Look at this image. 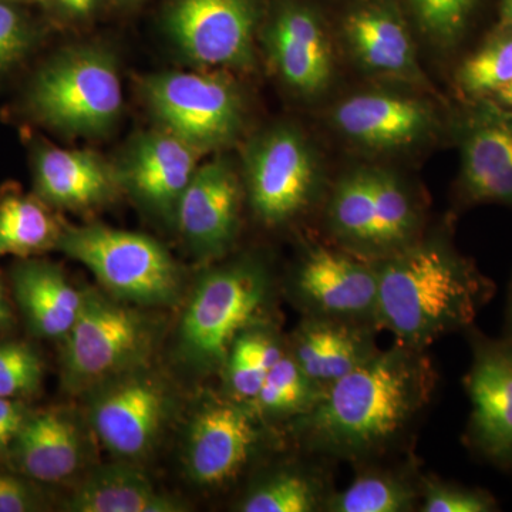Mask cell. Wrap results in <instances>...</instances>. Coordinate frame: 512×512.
<instances>
[{"label": "cell", "instance_id": "1", "mask_svg": "<svg viewBox=\"0 0 512 512\" xmlns=\"http://www.w3.org/2000/svg\"><path fill=\"white\" fill-rule=\"evenodd\" d=\"M437 382L424 350L396 343L329 386L293 424L313 453L363 463L384 456L410 433Z\"/></svg>", "mask_w": 512, "mask_h": 512}, {"label": "cell", "instance_id": "2", "mask_svg": "<svg viewBox=\"0 0 512 512\" xmlns=\"http://www.w3.org/2000/svg\"><path fill=\"white\" fill-rule=\"evenodd\" d=\"M379 275L376 328L399 345L426 350L474 326L495 285L446 241H414L375 261Z\"/></svg>", "mask_w": 512, "mask_h": 512}, {"label": "cell", "instance_id": "3", "mask_svg": "<svg viewBox=\"0 0 512 512\" xmlns=\"http://www.w3.org/2000/svg\"><path fill=\"white\" fill-rule=\"evenodd\" d=\"M271 296L268 272L252 259L202 275L178 325L181 360L197 372L221 373L235 339L266 322Z\"/></svg>", "mask_w": 512, "mask_h": 512}, {"label": "cell", "instance_id": "4", "mask_svg": "<svg viewBox=\"0 0 512 512\" xmlns=\"http://www.w3.org/2000/svg\"><path fill=\"white\" fill-rule=\"evenodd\" d=\"M86 266L104 292L130 305L173 306L181 274L167 251L147 235L101 224L63 227L57 247Z\"/></svg>", "mask_w": 512, "mask_h": 512}, {"label": "cell", "instance_id": "5", "mask_svg": "<svg viewBox=\"0 0 512 512\" xmlns=\"http://www.w3.org/2000/svg\"><path fill=\"white\" fill-rule=\"evenodd\" d=\"M156 332L146 316L107 292L86 289L63 338V383L76 394L147 366Z\"/></svg>", "mask_w": 512, "mask_h": 512}, {"label": "cell", "instance_id": "6", "mask_svg": "<svg viewBox=\"0 0 512 512\" xmlns=\"http://www.w3.org/2000/svg\"><path fill=\"white\" fill-rule=\"evenodd\" d=\"M32 106L43 121L66 133L107 130L123 107L116 60L101 47L64 53L37 76Z\"/></svg>", "mask_w": 512, "mask_h": 512}, {"label": "cell", "instance_id": "7", "mask_svg": "<svg viewBox=\"0 0 512 512\" xmlns=\"http://www.w3.org/2000/svg\"><path fill=\"white\" fill-rule=\"evenodd\" d=\"M144 94L165 130L198 151L225 146L241 128V99L220 74H156L144 82Z\"/></svg>", "mask_w": 512, "mask_h": 512}, {"label": "cell", "instance_id": "8", "mask_svg": "<svg viewBox=\"0 0 512 512\" xmlns=\"http://www.w3.org/2000/svg\"><path fill=\"white\" fill-rule=\"evenodd\" d=\"M471 365L464 386L470 400L464 443L480 460L512 473V340L466 330Z\"/></svg>", "mask_w": 512, "mask_h": 512}, {"label": "cell", "instance_id": "9", "mask_svg": "<svg viewBox=\"0 0 512 512\" xmlns=\"http://www.w3.org/2000/svg\"><path fill=\"white\" fill-rule=\"evenodd\" d=\"M143 369L93 389L89 420L111 454L127 460L147 456L156 446L171 410V397L158 377Z\"/></svg>", "mask_w": 512, "mask_h": 512}, {"label": "cell", "instance_id": "10", "mask_svg": "<svg viewBox=\"0 0 512 512\" xmlns=\"http://www.w3.org/2000/svg\"><path fill=\"white\" fill-rule=\"evenodd\" d=\"M291 291L305 316L376 328L379 275L375 261L319 245L303 255Z\"/></svg>", "mask_w": 512, "mask_h": 512}, {"label": "cell", "instance_id": "11", "mask_svg": "<svg viewBox=\"0 0 512 512\" xmlns=\"http://www.w3.org/2000/svg\"><path fill=\"white\" fill-rule=\"evenodd\" d=\"M245 171L249 202L264 224H286L311 204L315 161L305 138L293 128H274L258 138Z\"/></svg>", "mask_w": 512, "mask_h": 512}, {"label": "cell", "instance_id": "12", "mask_svg": "<svg viewBox=\"0 0 512 512\" xmlns=\"http://www.w3.org/2000/svg\"><path fill=\"white\" fill-rule=\"evenodd\" d=\"M248 406L225 399L205 403L194 414L185 437L184 464L200 487H224L251 463L261 434Z\"/></svg>", "mask_w": 512, "mask_h": 512}, {"label": "cell", "instance_id": "13", "mask_svg": "<svg viewBox=\"0 0 512 512\" xmlns=\"http://www.w3.org/2000/svg\"><path fill=\"white\" fill-rule=\"evenodd\" d=\"M167 28L181 52L205 67L254 63L252 0H177Z\"/></svg>", "mask_w": 512, "mask_h": 512}, {"label": "cell", "instance_id": "14", "mask_svg": "<svg viewBox=\"0 0 512 512\" xmlns=\"http://www.w3.org/2000/svg\"><path fill=\"white\" fill-rule=\"evenodd\" d=\"M241 201V184L227 161L198 165L174 217L195 255L217 259L228 252L237 238Z\"/></svg>", "mask_w": 512, "mask_h": 512}, {"label": "cell", "instance_id": "15", "mask_svg": "<svg viewBox=\"0 0 512 512\" xmlns=\"http://www.w3.org/2000/svg\"><path fill=\"white\" fill-rule=\"evenodd\" d=\"M477 101L461 134V197L512 207V113L490 99Z\"/></svg>", "mask_w": 512, "mask_h": 512}, {"label": "cell", "instance_id": "16", "mask_svg": "<svg viewBox=\"0 0 512 512\" xmlns=\"http://www.w3.org/2000/svg\"><path fill=\"white\" fill-rule=\"evenodd\" d=\"M201 151L168 130L134 141L119 171L121 185L148 210L174 220L178 201L198 168Z\"/></svg>", "mask_w": 512, "mask_h": 512}, {"label": "cell", "instance_id": "17", "mask_svg": "<svg viewBox=\"0 0 512 512\" xmlns=\"http://www.w3.org/2000/svg\"><path fill=\"white\" fill-rule=\"evenodd\" d=\"M373 326L305 316L286 343L289 353L323 390L375 355Z\"/></svg>", "mask_w": 512, "mask_h": 512}, {"label": "cell", "instance_id": "18", "mask_svg": "<svg viewBox=\"0 0 512 512\" xmlns=\"http://www.w3.org/2000/svg\"><path fill=\"white\" fill-rule=\"evenodd\" d=\"M35 181L43 201L76 212L107 204L121 185L119 171L96 153L59 147L37 150Z\"/></svg>", "mask_w": 512, "mask_h": 512}, {"label": "cell", "instance_id": "19", "mask_svg": "<svg viewBox=\"0 0 512 512\" xmlns=\"http://www.w3.org/2000/svg\"><path fill=\"white\" fill-rule=\"evenodd\" d=\"M10 450L29 477L60 483L79 473L86 463V433L79 419L67 410L28 414Z\"/></svg>", "mask_w": 512, "mask_h": 512}, {"label": "cell", "instance_id": "20", "mask_svg": "<svg viewBox=\"0 0 512 512\" xmlns=\"http://www.w3.org/2000/svg\"><path fill=\"white\" fill-rule=\"evenodd\" d=\"M276 70L296 92L312 96L329 86L333 55L328 36L309 10L286 8L268 30Z\"/></svg>", "mask_w": 512, "mask_h": 512}, {"label": "cell", "instance_id": "21", "mask_svg": "<svg viewBox=\"0 0 512 512\" xmlns=\"http://www.w3.org/2000/svg\"><path fill=\"white\" fill-rule=\"evenodd\" d=\"M333 120L350 140L373 148L410 146L431 127L430 111L420 101L383 93L359 94L342 101Z\"/></svg>", "mask_w": 512, "mask_h": 512}, {"label": "cell", "instance_id": "22", "mask_svg": "<svg viewBox=\"0 0 512 512\" xmlns=\"http://www.w3.org/2000/svg\"><path fill=\"white\" fill-rule=\"evenodd\" d=\"M13 288L30 329L40 338L63 339L82 309L83 291L47 262L26 261L16 266Z\"/></svg>", "mask_w": 512, "mask_h": 512}, {"label": "cell", "instance_id": "23", "mask_svg": "<svg viewBox=\"0 0 512 512\" xmlns=\"http://www.w3.org/2000/svg\"><path fill=\"white\" fill-rule=\"evenodd\" d=\"M73 512H180L184 504L160 493L151 481L127 464L101 466L89 474L64 505Z\"/></svg>", "mask_w": 512, "mask_h": 512}, {"label": "cell", "instance_id": "24", "mask_svg": "<svg viewBox=\"0 0 512 512\" xmlns=\"http://www.w3.org/2000/svg\"><path fill=\"white\" fill-rule=\"evenodd\" d=\"M346 36L359 62L376 73L409 76L416 57L409 33L399 19L379 9L353 13Z\"/></svg>", "mask_w": 512, "mask_h": 512}, {"label": "cell", "instance_id": "25", "mask_svg": "<svg viewBox=\"0 0 512 512\" xmlns=\"http://www.w3.org/2000/svg\"><path fill=\"white\" fill-rule=\"evenodd\" d=\"M285 352L286 343L268 323H258L244 330L232 343L222 367L227 397L251 406L266 376Z\"/></svg>", "mask_w": 512, "mask_h": 512}, {"label": "cell", "instance_id": "26", "mask_svg": "<svg viewBox=\"0 0 512 512\" xmlns=\"http://www.w3.org/2000/svg\"><path fill=\"white\" fill-rule=\"evenodd\" d=\"M420 505V478L393 470L363 471L349 487L332 493L323 511L409 512Z\"/></svg>", "mask_w": 512, "mask_h": 512}, {"label": "cell", "instance_id": "27", "mask_svg": "<svg viewBox=\"0 0 512 512\" xmlns=\"http://www.w3.org/2000/svg\"><path fill=\"white\" fill-rule=\"evenodd\" d=\"M62 225L45 204L25 195L0 198V256H26L56 248Z\"/></svg>", "mask_w": 512, "mask_h": 512}, {"label": "cell", "instance_id": "28", "mask_svg": "<svg viewBox=\"0 0 512 512\" xmlns=\"http://www.w3.org/2000/svg\"><path fill=\"white\" fill-rule=\"evenodd\" d=\"M323 392L322 387L303 373L286 348L249 409L259 421H296L311 412Z\"/></svg>", "mask_w": 512, "mask_h": 512}, {"label": "cell", "instance_id": "29", "mask_svg": "<svg viewBox=\"0 0 512 512\" xmlns=\"http://www.w3.org/2000/svg\"><path fill=\"white\" fill-rule=\"evenodd\" d=\"M319 474L302 468H284L258 481L245 494L237 510L241 512L323 511L329 495Z\"/></svg>", "mask_w": 512, "mask_h": 512}, {"label": "cell", "instance_id": "30", "mask_svg": "<svg viewBox=\"0 0 512 512\" xmlns=\"http://www.w3.org/2000/svg\"><path fill=\"white\" fill-rule=\"evenodd\" d=\"M457 82L474 100L491 99L512 82V26L504 25L464 60Z\"/></svg>", "mask_w": 512, "mask_h": 512}, {"label": "cell", "instance_id": "31", "mask_svg": "<svg viewBox=\"0 0 512 512\" xmlns=\"http://www.w3.org/2000/svg\"><path fill=\"white\" fill-rule=\"evenodd\" d=\"M420 511L495 512L497 498L484 488L450 483L437 477H420Z\"/></svg>", "mask_w": 512, "mask_h": 512}, {"label": "cell", "instance_id": "32", "mask_svg": "<svg viewBox=\"0 0 512 512\" xmlns=\"http://www.w3.org/2000/svg\"><path fill=\"white\" fill-rule=\"evenodd\" d=\"M43 363L25 343H0V397L30 396L42 383Z\"/></svg>", "mask_w": 512, "mask_h": 512}, {"label": "cell", "instance_id": "33", "mask_svg": "<svg viewBox=\"0 0 512 512\" xmlns=\"http://www.w3.org/2000/svg\"><path fill=\"white\" fill-rule=\"evenodd\" d=\"M477 0H413L424 30L444 46L458 42Z\"/></svg>", "mask_w": 512, "mask_h": 512}, {"label": "cell", "instance_id": "34", "mask_svg": "<svg viewBox=\"0 0 512 512\" xmlns=\"http://www.w3.org/2000/svg\"><path fill=\"white\" fill-rule=\"evenodd\" d=\"M29 32L18 10L0 2V70L6 69L26 52Z\"/></svg>", "mask_w": 512, "mask_h": 512}, {"label": "cell", "instance_id": "35", "mask_svg": "<svg viewBox=\"0 0 512 512\" xmlns=\"http://www.w3.org/2000/svg\"><path fill=\"white\" fill-rule=\"evenodd\" d=\"M35 497L25 483L12 476L0 474V512L35 510Z\"/></svg>", "mask_w": 512, "mask_h": 512}, {"label": "cell", "instance_id": "36", "mask_svg": "<svg viewBox=\"0 0 512 512\" xmlns=\"http://www.w3.org/2000/svg\"><path fill=\"white\" fill-rule=\"evenodd\" d=\"M26 417L28 413L25 412L22 404L13 399L0 397V451L12 447Z\"/></svg>", "mask_w": 512, "mask_h": 512}, {"label": "cell", "instance_id": "37", "mask_svg": "<svg viewBox=\"0 0 512 512\" xmlns=\"http://www.w3.org/2000/svg\"><path fill=\"white\" fill-rule=\"evenodd\" d=\"M57 2L66 12L77 18L89 16L97 6V0H57Z\"/></svg>", "mask_w": 512, "mask_h": 512}, {"label": "cell", "instance_id": "38", "mask_svg": "<svg viewBox=\"0 0 512 512\" xmlns=\"http://www.w3.org/2000/svg\"><path fill=\"white\" fill-rule=\"evenodd\" d=\"M490 100L494 101V103L497 104V106H500L501 109L511 111L512 113V82L508 84L507 87H504L503 90L494 94Z\"/></svg>", "mask_w": 512, "mask_h": 512}, {"label": "cell", "instance_id": "39", "mask_svg": "<svg viewBox=\"0 0 512 512\" xmlns=\"http://www.w3.org/2000/svg\"><path fill=\"white\" fill-rule=\"evenodd\" d=\"M504 338L512 340V278L508 286L507 305H505Z\"/></svg>", "mask_w": 512, "mask_h": 512}, {"label": "cell", "instance_id": "40", "mask_svg": "<svg viewBox=\"0 0 512 512\" xmlns=\"http://www.w3.org/2000/svg\"><path fill=\"white\" fill-rule=\"evenodd\" d=\"M10 311L8 305H6L5 296H3L2 285H0V326H5L9 323Z\"/></svg>", "mask_w": 512, "mask_h": 512}, {"label": "cell", "instance_id": "41", "mask_svg": "<svg viewBox=\"0 0 512 512\" xmlns=\"http://www.w3.org/2000/svg\"><path fill=\"white\" fill-rule=\"evenodd\" d=\"M503 19L504 25L512 26V0H504Z\"/></svg>", "mask_w": 512, "mask_h": 512}]
</instances>
